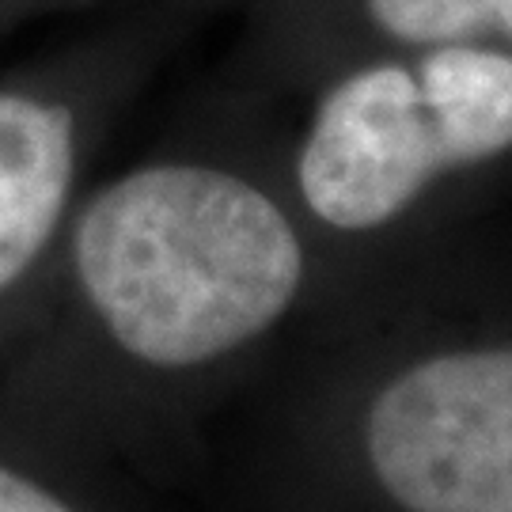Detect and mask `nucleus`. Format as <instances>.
Segmentation results:
<instances>
[{
  "instance_id": "1",
  "label": "nucleus",
  "mask_w": 512,
  "mask_h": 512,
  "mask_svg": "<svg viewBox=\"0 0 512 512\" xmlns=\"http://www.w3.org/2000/svg\"><path fill=\"white\" fill-rule=\"evenodd\" d=\"M338 274L251 107L95 175L35 319L0 357V440L198 482L205 433L289 349Z\"/></svg>"
},
{
  "instance_id": "2",
  "label": "nucleus",
  "mask_w": 512,
  "mask_h": 512,
  "mask_svg": "<svg viewBox=\"0 0 512 512\" xmlns=\"http://www.w3.org/2000/svg\"><path fill=\"white\" fill-rule=\"evenodd\" d=\"M198 478L224 512H512V296L478 232L330 296Z\"/></svg>"
},
{
  "instance_id": "3",
  "label": "nucleus",
  "mask_w": 512,
  "mask_h": 512,
  "mask_svg": "<svg viewBox=\"0 0 512 512\" xmlns=\"http://www.w3.org/2000/svg\"><path fill=\"white\" fill-rule=\"evenodd\" d=\"M274 129L285 190L338 289L478 232L512 171V50L425 46L315 76Z\"/></svg>"
},
{
  "instance_id": "4",
  "label": "nucleus",
  "mask_w": 512,
  "mask_h": 512,
  "mask_svg": "<svg viewBox=\"0 0 512 512\" xmlns=\"http://www.w3.org/2000/svg\"><path fill=\"white\" fill-rule=\"evenodd\" d=\"M194 23L141 0L88 35L0 69V357L35 319L110 137Z\"/></svg>"
},
{
  "instance_id": "5",
  "label": "nucleus",
  "mask_w": 512,
  "mask_h": 512,
  "mask_svg": "<svg viewBox=\"0 0 512 512\" xmlns=\"http://www.w3.org/2000/svg\"><path fill=\"white\" fill-rule=\"evenodd\" d=\"M236 92L293 99L353 57L425 46L512 50V0H247Z\"/></svg>"
},
{
  "instance_id": "6",
  "label": "nucleus",
  "mask_w": 512,
  "mask_h": 512,
  "mask_svg": "<svg viewBox=\"0 0 512 512\" xmlns=\"http://www.w3.org/2000/svg\"><path fill=\"white\" fill-rule=\"evenodd\" d=\"M141 478L0 440V512H152Z\"/></svg>"
},
{
  "instance_id": "7",
  "label": "nucleus",
  "mask_w": 512,
  "mask_h": 512,
  "mask_svg": "<svg viewBox=\"0 0 512 512\" xmlns=\"http://www.w3.org/2000/svg\"><path fill=\"white\" fill-rule=\"evenodd\" d=\"M84 4H92V0H0V38H8L12 31L35 23V19L84 8Z\"/></svg>"
},
{
  "instance_id": "8",
  "label": "nucleus",
  "mask_w": 512,
  "mask_h": 512,
  "mask_svg": "<svg viewBox=\"0 0 512 512\" xmlns=\"http://www.w3.org/2000/svg\"><path fill=\"white\" fill-rule=\"evenodd\" d=\"M160 4H171V8H179V12H190V16L198 19L202 12H217V8H243L247 0H160Z\"/></svg>"
}]
</instances>
